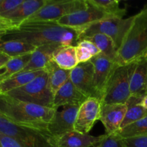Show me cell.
I'll list each match as a JSON object with an SVG mask.
<instances>
[{"instance_id":"obj_1","label":"cell","mask_w":147,"mask_h":147,"mask_svg":"<svg viewBox=\"0 0 147 147\" xmlns=\"http://www.w3.org/2000/svg\"><path fill=\"white\" fill-rule=\"evenodd\" d=\"M3 37L15 39L40 47L47 45H73L78 43V32L75 29L60 26L56 22L26 21L12 29Z\"/></svg>"},{"instance_id":"obj_2","label":"cell","mask_w":147,"mask_h":147,"mask_svg":"<svg viewBox=\"0 0 147 147\" xmlns=\"http://www.w3.org/2000/svg\"><path fill=\"white\" fill-rule=\"evenodd\" d=\"M56 110L22 101L7 94L0 96V113L10 121L27 127L47 131Z\"/></svg>"},{"instance_id":"obj_3","label":"cell","mask_w":147,"mask_h":147,"mask_svg":"<svg viewBox=\"0 0 147 147\" xmlns=\"http://www.w3.org/2000/svg\"><path fill=\"white\" fill-rule=\"evenodd\" d=\"M147 52V4L135 15L131 27L117 52L116 64L126 65L144 57Z\"/></svg>"},{"instance_id":"obj_4","label":"cell","mask_w":147,"mask_h":147,"mask_svg":"<svg viewBox=\"0 0 147 147\" xmlns=\"http://www.w3.org/2000/svg\"><path fill=\"white\" fill-rule=\"evenodd\" d=\"M0 133L12 138L22 147H57L55 138L48 131L16 124L1 113Z\"/></svg>"},{"instance_id":"obj_5","label":"cell","mask_w":147,"mask_h":147,"mask_svg":"<svg viewBox=\"0 0 147 147\" xmlns=\"http://www.w3.org/2000/svg\"><path fill=\"white\" fill-rule=\"evenodd\" d=\"M135 15L128 18L106 19L78 29V42L86 37L96 34H102L110 37L114 44L116 51L121 47L126 34L131 27ZM78 44V43H77Z\"/></svg>"},{"instance_id":"obj_6","label":"cell","mask_w":147,"mask_h":147,"mask_svg":"<svg viewBox=\"0 0 147 147\" xmlns=\"http://www.w3.org/2000/svg\"><path fill=\"white\" fill-rule=\"evenodd\" d=\"M136 62L126 65H117L107 83L102 104H126L131 96V79Z\"/></svg>"},{"instance_id":"obj_7","label":"cell","mask_w":147,"mask_h":147,"mask_svg":"<svg viewBox=\"0 0 147 147\" xmlns=\"http://www.w3.org/2000/svg\"><path fill=\"white\" fill-rule=\"evenodd\" d=\"M5 94L22 101L53 109L54 96L50 90L48 76L45 70L27 85Z\"/></svg>"},{"instance_id":"obj_8","label":"cell","mask_w":147,"mask_h":147,"mask_svg":"<svg viewBox=\"0 0 147 147\" xmlns=\"http://www.w3.org/2000/svg\"><path fill=\"white\" fill-rule=\"evenodd\" d=\"M87 7L86 0H47L45 5L26 21L57 22L65 16L86 9Z\"/></svg>"},{"instance_id":"obj_9","label":"cell","mask_w":147,"mask_h":147,"mask_svg":"<svg viewBox=\"0 0 147 147\" xmlns=\"http://www.w3.org/2000/svg\"><path fill=\"white\" fill-rule=\"evenodd\" d=\"M86 2L88 7L86 9L65 16L56 22L63 27L78 30L96 22L114 17L103 10L90 4L88 0H86Z\"/></svg>"},{"instance_id":"obj_10","label":"cell","mask_w":147,"mask_h":147,"mask_svg":"<svg viewBox=\"0 0 147 147\" xmlns=\"http://www.w3.org/2000/svg\"><path fill=\"white\" fill-rule=\"evenodd\" d=\"M102 103L96 98H88L80 105L74 124V131L88 134L94 124L100 119Z\"/></svg>"},{"instance_id":"obj_11","label":"cell","mask_w":147,"mask_h":147,"mask_svg":"<svg viewBox=\"0 0 147 147\" xmlns=\"http://www.w3.org/2000/svg\"><path fill=\"white\" fill-rule=\"evenodd\" d=\"M90 61L93 63L94 67V89L97 93L98 98L102 103L108 82L118 65L101 53L93 57Z\"/></svg>"},{"instance_id":"obj_12","label":"cell","mask_w":147,"mask_h":147,"mask_svg":"<svg viewBox=\"0 0 147 147\" xmlns=\"http://www.w3.org/2000/svg\"><path fill=\"white\" fill-rule=\"evenodd\" d=\"M80 106H65L60 111L56 110L49 123L47 131L57 140L68 132L74 131V124Z\"/></svg>"},{"instance_id":"obj_13","label":"cell","mask_w":147,"mask_h":147,"mask_svg":"<svg viewBox=\"0 0 147 147\" xmlns=\"http://www.w3.org/2000/svg\"><path fill=\"white\" fill-rule=\"evenodd\" d=\"M94 67L90 61L79 63L70 71V79L81 93L88 98H98L93 86ZM99 100V99H98Z\"/></svg>"},{"instance_id":"obj_14","label":"cell","mask_w":147,"mask_h":147,"mask_svg":"<svg viewBox=\"0 0 147 147\" xmlns=\"http://www.w3.org/2000/svg\"><path fill=\"white\" fill-rule=\"evenodd\" d=\"M47 0H24L17 8L9 14L0 17L9 30L17 28L29 17L46 4Z\"/></svg>"},{"instance_id":"obj_15","label":"cell","mask_w":147,"mask_h":147,"mask_svg":"<svg viewBox=\"0 0 147 147\" xmlns=\"http://www.w3.org/2000/svg\"><path fill=\"white\" fill-rule=\"evenodd\" d=\"M128 106L122 103L102 104L100 119L107 134H116L121 129Z\"/></svg>"},{"instance_id":"obj_16","label":"cell","mask_w":147,"mask_h":147,"mask_svg":"<svg viewBox=\"0 0 147 147\" xmlns=\"http://www.w3.org/2000/svg\"><path fill=\"white\" fill-rule=\"evenodd\" d=\"M88 98L80 91L69 79L58 90L53 98V109L65 106H80Z\"/></svg>"},{"instance_id":"obj_17","label":"cell","mask_w":147,"mask_h":147,"mask_svg":"<svg viewBox=\"0 0 147 147\" xmlns=\"http://www.w3.org/2000/svg\"><path fill=\"white\" fill-rule=\"evenodd\" d=\"M104 135L93 136L73 131L56 140L57 147H94L103 140Z\"/></svg>"},{"instance_id":"obj_18","label":"cell","mask_w":147,"mask_h":147,"mask_svg":"<svg viewBox=\"0 0 147 147\" xmlns=\"http://www.w3.org/2000/svg\"><path fill=\"white\" fill-rule=\"evenodd\" d=\"M147 57L137 60L131 79V96L144 98L147 93Z\"/></svg>"},{"instance_id":"obj_19","label":"cell","mask_w":147,"mask_h":147,"mask_svg":"<svg viewBox=\"0 0 147 147\" xmlns=\"http://www.w3.org/2000/svg\"><path fill=\"white\" fill-rule=\"evenodd\" d=\"M60 45H47L37 47L26 67L20 73L44 70L47 63L53 59V54Z\"/></svg>"},{"instance_id":"obj_20","label":"cell","mask_w":147,"mask_h":147,"mask_svg":"<svg viewBox=\"0 0 147 147\" xmlns=\"http://www.w3.org/2000/svg\"><path fill=\"white\" fill-rule=\"evenodd\" d=\"M44 70L47 73L50 90L53 96H55L57 90L70 79L71 70L62 69L57 65L53 59L47 63Z\"/></svg>"},{"instance_id":"obj_21","label":"cell","mask_w":147,"mask_h":147,"mask_svg":"<svg viewBox=\"0 0 147 147\" xmlns=\"http://www.w3.org/2000/svg\"><path fill=\"white\" fill-rule=\"evenodd\" d=\"M37 47L15 39L2 38L0 40V52L10 57H15L33 53Z\"/></svg>"},{"instance_id":"obj_22","label":"cell","mask_w":147,"mask_h":147,"mask_svg":"<svg viewBox=\"0 0 147 147\" xmlns=\"http://www.w3.org/2000/svg\"><path fill=\"white\" fill-rule=\"evenodd\" d=\"M53 59L62 69L72 70L79 64L76 56V46H60L53 54Z\"/></svg>"},{"instance_id":"obj_23","label":"cell","mask_w":147,"mask_h":147,"mask_svg":"<svg viewBox=\"0 0 147 147\" xmlns=\"http://www.w3.org/2000/svg\"><path fill=\"white\" fill-rule=\"evenodd\" d=\"M44 72V70H35L31 72H23L14 75L10 78L0 83V88L3 94L7 93L14 89L25 86L31 82L34 78L41 75Z\"/></svg>"},{"instance_id":"obj_24","label":"cell","mask_w":147,"mask_h":147,"mask_svg":"<svg viewBox=\"0 0 147 147\" xmlns=\"http://www.w3.org/2000/svg\"><path fill=\"white\" fill-rule=\"evenodd\" d=\"M32 53L11 57L0 68V83L21 72L30 61Z\"/></svg>"},{"instance_id":"obj_25","label":"cell","mask_w":147,"mask_h":147,"mask_svg":"<svg viewBox=\"0 0 147 147\" xmlns=\"http://www.w3.org/2000/svg\"><path fill=\"white\" fill-rule=\"evenodd\" d=\"M83 40H89L93 42L99 49L100 53H103L104 55L109 57L111 60L113 61L114 63L116 62L117 51H116L113 41L110 37L105 34H96L90 37L84 38Z\"/></svg>"},{"instance_id":"obj_26","label":"cell","mask_w":147,"mask_h":147,"mask_svg":"<svg viewBox=\"0 0 147 147\" xmlns=\"http://www.w3.org/2000/svg\"><path fill=\"white\" fill-rule=\"evenodd\" d=\"M116 134L122 139H129L147 135V116L120 129Z\"/></svg>"},{"instance_id":"obj_27","label":"cell","mask_w":147,"mask_h":147,"mask_svg":"<svg viewBox=\"0 0 147 147\" xmlns=\"http://www.w3.org/2000/svg\"><path fill=\"white\" fill-rule=\"evenodd\" d=\"M88 1L114 17L123 18L126 13L125 9L120 8L118 0H88Z\"/></svg>"},{"instance_id":"obj_28","label":"cell","mask_w":147,"mask_h":147,"mask_svg":"<svg viewBox=\"0 0 147 147\" xmlns=\"http://www.w3.org/2000/svg\"><path fill=\"white\" fill-rule=\"evenodd\" d=\"M147 116V110L140 104L135 105L128 108L125 117L121 126V129L126 127L128 125L135 123Z\"/></svg>"},{"instance_id":"obj_29","label":"cell","mask_w":147,"mask_h":147,"mask_svg":"<svg viewBox=\"0 0 147 147\" xmlns=\"http://www.w3.org/2000/svg\"><path fill=\"white\" fill-rule=\"evenodd\" d=\"M94 147H124L123 139L116 134H106L103 140Z\"/></svg>"},{"instance_id":"obj_30","label":"cell","mask_w":147,"mask_h":147,"mask_svg":"<svg viewBox=\"0 0 147 147\" xmlns=\"http://www.w3.org/2000/svg\"><path fill=\"white\" fill-rule=\"evenodd\" d=\"M24 0H3L0 6V17L9 14L19 7Z\"/></svg>"},{"instance_id":"obj_31","label":"cell","mask_w":147,"mask_h":147,"mask_svg":"<svg viewBox=\"0 0 147 147\" xmlns=\"http://www.w3.org/2000/svg\"><path fill=\"white\" fill-rule=\"evenodd\" d=\"M123 139L124 147H147V135Z\"/></svg>"},{"instance_id":"obj_32","label":"cell","mask_w":147,"mask_h":147,"mask_svg":"<svg viewBox=\"0 0 147 147\" xmlns=\"http://www.w3.org/2000/svg\"><path fill=\"white\" fill-rule=\"evenodd\" d=\"M76 56H77L78 60L79 63H83L88 62L93 58V55L90 53V51L87 49L84 48L83 47H80L79 45L76 46Z\"/></svg>"},{"instance_id":"obj_33","label":"cell","mask_w":147,"mask_h":147,"mask_svg":"<svg viewBox=\"0 0 147 147\" xmlns=\"http://www.w3.org/2000/svg\"><path fill=\"white\" fill-rule=\"evenodd\" d=\"M78 45L80 46V47H83L84 48L87 49L88 51H90V53L93 55V56L98 55V54H100V51L99 50V49L93 44V42H91L90 41L87 40H83L81 41L78 42Z\"/></svg>"},{"instance_id":"obj_34","label":"cell","mask_w":147,"mask_h":147,"mask_svg":"<svg viewBox=\"0 0 147 147\" xmlns=\"http://www.w3.org/2000/svg\"><path fill=\"white\" fill-rule=\"evenodd\" d=\"M0 144L2 147H22L12 138L0 133Z\"/></svg>"},{"instance_id":"obj_35","label":"cell","mask_w":147,"mask_h":147,"mask_svg":"<svg viewBox=\"0 0 147 147\" xmlns=\"http://www.w3.org/2000/svg\"><path fill=\"white\" fill-rule=\"evenodd\" d=\"M7 31H9V29L7 28V26L4 24V23L3 22L2 20L0 19V40L5 35L6 33L7 32Z\"/></svg>"},{"instance_id":"obj_36","label":"cell","mask_w":147,"mask_h":147,"mask_svg":"<svg viewBox=\"0 0 147 147\" xmlns=\"http://www.w3.org/2000/svg\"><path fill=\"white\" fill-rule=\"evenodd\" d=\"M11 58V57H10L9 56L7 55L4 54V53L0 52V68H1L4 65H5Z\"/></svg>"},{"instance_id":"obj_37","label":"cell","mask_w":147,"mask_h":147,"mask_svg":"<svg viewBox=\"0 0 147 147\" xmlns=\"http://www.w3.org/2000/svg\"><path fill=\"white\" fill-rule=\"evenodd\" d=\"M140 105L142 106H143V107L145 109H146V110H147V93H146V96L144 97V98L142 99V102H141Z\"/></svg>"},{"instance_id":"obj_38","label":"cell","mask_w":147,"mask_h":147,"mask_svg":"<svg viewBox=\"0 0 147 147\" xmlns=\"http://www.w3.org/2000/svg\"><path fill=\"white\" fill-rule=\"evenodd\" d=\"M1 94H3V93H2V92H1V88H0V96H1Z\"/></svg>"},{"instance_id":"obj_39","label":"cell","mask_w":147,"mask_h":147,"mask_svg":"<svg viewBox=\"0 0 147 147\" xmlns=\"http://www.w3.org/2000/svg\"><path fill=\"white\" fill-rule=\"evenodd\" d=\"M2 1L3 0H0V6H1V4L2 3Z\"/></svg>"},{"instance_id":"obj_40","label":"cell","mask_w":147,"mask_h":147,"mask_svg":"<svg viewBox=\"0 0 147 147\" xmlns=\"http://www.w3.org/2000/svg\"><path fill=\"white\" fill-rule=\"evenodd\" d=\"M144 57H147V52H146V54H145Z\"/></svg>"},{"instance_id":"obj_41","label":"cell","mask_w":147,"mask_h":147,"mask_svg":"<svg viewBox=\"0 0 147 147\" xmlns=\"http://www.w3.org/2000/svg\"><path fill=\"white\" fill-rule=\"evenodd\" d=\"M0 147H2V146H1V144H0Z\"/></svg>"},{"instance_id":"obj_42","label":"cell","mask_w":147,"mask_h":147,"mask_svg":"<svg viewBox=\"0 0 147 147\" xmlns=\"http://www.w3.org/2000/svg\"><path fill=\"white\" fill-rule=\"evenodd\" d=\"M146 89H147V85H146Z\"/></svg>"}]
</instances>
